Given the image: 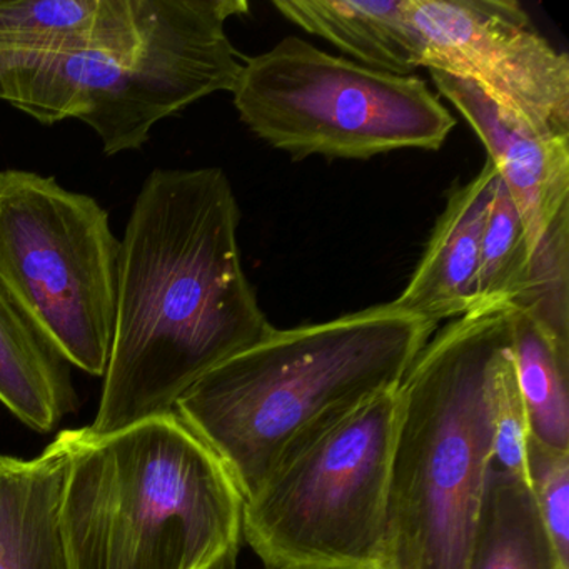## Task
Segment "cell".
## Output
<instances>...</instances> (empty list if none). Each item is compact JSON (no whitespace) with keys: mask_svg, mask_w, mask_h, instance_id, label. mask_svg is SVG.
Instances as JSON below:
<instances>
[{"mask_svg":"<svg viewBox=\"0 0 569 569\" xmlns=\"http://www.w3.org/2000/svg\"><path fill=\"white\" fill-rule=\"evenodd\" d=\"M238 199L222 169H154L126 226L98 415L111 435L176 405L276 328L242 268Z\"/></svg>","mask_w":569,"mask_h":569,"instance_id":"6da1fadb","label":"cell"},{"mask_svg":"<svg viewBox=\"0 0 569 569\" xmlns=\"http://www.w3.org/2000/svg\"><path fill=\"white\" fill-rule=\"evenodd\" d=\"M436 329L392 302L274 329L202 376L174 411L248 499L299 446L396 391Z\"/></svg>","mask_w":569,"mask_h":569,"instance_id":"7a4b0ae2","label":"cell"},{"mask_svg":"<svg viewBox=\"0 0 569 569\" xmlns=\"http://www.w3.org/2000/svg\"><path fill=\"white\" fill-rule=\"evenodd\" d=\"M59 438L68 569H236L244 496L178 412L111 435L88 426Z\"/></svg>","mask_w":569,"mask_h":569,"instance_id":"3957f363","label":"cell"},{"mask_svg":"<svg viewBox=\"0 0 569 569\" xmlns=\"http://www.w3.org/2000/svg\"><path fill=\"white\" fill-rule=\"evenodd\" d=\"M511 306L436 329L398 388L382 569H466L489 469Z\"/></svg>","mask_w":569,"mask_h":569,"instance_id":"277c9868","label":"cell"},{"mask_svg":"<svg viewBox=\"0 0 569 569\" xmlns=\"http://www.w3.org/2000/svg\"><path fill=\"white\" fill-rule=\"evenodd\" d=\"M242 0H149L128 51H46L0 44V101L44 126L88 124L106 156L138 151L162 119L232 92L244 58L226 32Z\"/></svg>","mask_w":569,"mask_h":569,"instance_id":"5b68a950","label":"cell"},{"mask_svg":"<svg viewBox=\"0 0 569 569\" xmlns=\"http://www.w3.org/2000/svg\"><path fill=\"white\" fill-rule=\"evenodd\" d=\"M231 94L252 134L295 159L438 151L456 126L418 76L372 71L296 36L244 58Z\"/></svg>","mask_w":569,"mask_h":569,"instance_id":"8992f818","label":"cell"},{"mask_svg":"<svg viewBox=\"0 0 569 569\" xmlns=\"http://www.w3.org/2000/svg\"><path fill=\"white\" fill-rule=\"evenodd\" d=\"M398 389L282 459L246 499L244 541L266 569H382Z\"/></svg>","mask_w":569,"mask_h":569,"instance_id":"52a82bcc","label":"cell"},{"mask_svg":"<svg viewBox=\"0 0 569 569\" xmlns=\"http://www.w3.org/2000/svg\"><path fill=\"white\" fill-rule=\"evenodd\" d=\"M121 241L92 196L52 176L0 171V284L71 366L104 378Z\"/></svg>","mask_w":569,"mask_h":569,"instance_id":"ba28073f","label":"cell"},{"mask_svg":"<svg viewBox=\"0 0 569 569\" xmlns=\"http://www.w3.org/2000/svg\"><path fill=\"white\" fill-rule=\"evenodd\" d=\"M422 68L466 79L506 111L569 138V59L515 0H409Z\"/></svg>","mask_w":569,"mask_h":569,"instance_id":"9c48e42d","label":"cell"},{"mask_svg":"<svg viewBox=\"0 0 569 569\" xmlns=\"http://www.w3.org/2000/svg\"><path fill=\"white\" fill-rule=\"evenodd\" d=\"M429 74L439 94L458 109L485 144L535 254L556 222L569 216V138L538 131L466 79L439 71Z\"/></svg>","mask_w":569,"mask_h":569,"instance_id":"30bf717a","label":"cell"},{"mask_svg":"<svg viewBox=\"0 0 569 569\" xmlns=\"http://www.w3.org/2000/svg\"><path fill=\"white\" fill-rule=\"evenodd\" d=\"M496 176L488 159L471 181L452 189L396 308L436 326L468 315Z\"/></svg>","mask_w":569,"mask_h":569,"instance_id":"8fae6325","label":"cell"},{"mask_svg":"<svg viewBox=\"0 0 569 569\" xmlns=\"http://www.w3.org/2000/svg\"><path fill=\"white\" fill-rule=\"evenodd\" d=\"M272 6L302 31L351 56L356 64L401 78L422 68V42L409 16V0H276Z\"/></svg>","mask_w":569,"mask_h":569,"instance_id":"7c38bea8","label":"cell"},{"mask_svg":"<svg viewBox=\"0 0 569 569\" xmlns=\"http://www.w3.org/2000/svg\"><path fill=\"white\" fill-rule=\"evenodd\" d=\"M64 472L59 436L38 458L0 456V569H68L59 531Z\"/></svg>","mask_w":569,"mask_h":569,"instance_id":"4fadbf2b","label":"cell"},{"mask_svg":"<svg viewBox=\"0 0 569 569\" xmlns=\"http://www.w3.org/2000/svg\"><path fill=\"white\" fill-rule=\"evenodd\" d=\"M149 0H0V44L46 51H128L141 39Z\"/></svg>","mask_w":569,"mask_h":569,"instance_id":"5bb4252c","label":"cell"},{"mask_svg":"<svg viewBox=\"0 0 569 569\" xmlns=\"http://www.w3.org/2000/svg\"><path fill=\"white\" fill-rule=\"evenodd\" d=\"M0 405L38 432L74 411L71 365L42 338L0 284Z\"/></svg>","mask_w":569,"mask_h":569,"instance_id":"9a60e30c","label":"cell"},{"mask_svg":"<svg viewBox=\"0 0 569 569\" xmlns=\"http://www.w3.org/2000/svg\"><path fill=\"white\" fill-rule=\"evenodd\" d=\"M466 569H568L526 479L496 465L489 469Z\"/></svg>","mask_w":569,"mask_h":569,"instance_id":"2e32d148","label":"cell"},{"mask_svg":"<svg viewBox=\"0 0 569 569\" xmlns=\"http://www.w3.org/2000/svg\"><path fill=\"white\" fill-rule=\"evenodd\" d=\"M512 359L525 405L528 438L569 452V348L559 345L538 319L511 306Z\"/></svg>","mask_w":569,"mask_h":569,"instance_id":"e0dca14e","label":"cell"},{"mask_svg":"<svg viewBox=\"0 0 569 569\" xmlns=\"http://www.w3.org/2000/svg\"><path fill=\"white\" fill-rule=\"evenodd\" d=\"M532 252L518 208L496 176L468 315L518 305L531 289ZM466 316V315H465Z\"/></svg>","mask_w":569,"mask_h":569,"instance_id":"ac0fdd59","label":"cell"},{"mask_svg":"<svg viewBox=\"0 0 569 569\" xmlns=\"http://www.w3.org/2000/svg\"><path fill=\"white\" fill-rule=\"evenodd\" d=\"M569 216L559 219L532 254L531 289L518 302L559 345L569 348Z\"/></svg>","mask_w":569,"mask_h":569,"instance_id":"d6986e66","label":"cell"},{"mask_svg":"<svg viewBox=\"0 0 569 569\" xmlns=\"http://www.w3.org/2000/svg\"><path fill=\"white\" fill-rule=\"evenodd\" d=\"M526 482L546 531L569 569V452L555 451L526 436Z\"/></svg>","mask_w":569,"mask_h":569,"instance_id":"ffe728a7","label":"cell"},{"mask_svg":"<svg viewBox=\"0 0 569 569\" xmlns=\"http://www.w3.org/2000/svg\"><path fill=\"white\" fill-rule=\"evenodd\" d=\"M528 436L525 405L516 379L512 349L499 369L495 395V465L526 479L525 445Z\"/></svg>","mask_w":569,"mask_h":569,"instance_id":"44dd1931","label":"cell"}]
</instances>
